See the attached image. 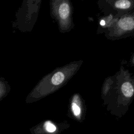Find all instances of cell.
Listing matches in <instances>:
<instances>
[{"mask_svg":"<svg viewBox=\"0 0 134 134\" xmlns=\"http://www.w3.org/2000/svg\"><path fill=\"white\" fill-rule=\"evenodd\" d=\"M115 5L118 8L127 9L130 6L131 3L130 1L127 0H120L116 1L115 3Z\"/></svg>","mask_w":134,"mask_h":134,"instance_id":"5","label":"cell"},{"mask_svg":"<svg viewBox=\"0 0 134 134\" xmlns=\"http://www.w3.org/2000/svg\"><path fill=\"white\" fill-rule=\"evenodd\" d=\"M105 24V21L104 20H101L100 21V25L101 26H104Z\"/></svg>","mask_w":134,"mask_h":134,"instance_id":"9","label":"cell"},{"mask_svg":"<svg viewBox=\"0 0 134 134\" xmlns=\"http://www.w3.org/2000/svg\"><path fill=\"white\" fill-rule=\"evenodd\" d=\"M43 127L46 131L49 133H53L57 131V127L50 121L45 122Z\"/></svg>","mask_w":134,"mask_h":134,"instance_id":"6","label":"cell"},{"mask_svg":"<svg viewBox=\"0 0 134 134\" xmlns=\"http://www.w3.org/2000/svg\"><path fill=\"white\" fill-rule=\"evenodd\" d=\"M70 13V7L66 3H63L59 7L58 14L62 19H66Z\"/></svg>","mask_w":134,"mask_h":134,"instance_id":"2","label":"cell"},{"mask_svg":"<svg viewBox=\"0 0 134 134\" xmlns=\"http://www.w3.org/2000/svg\"><path fill=\"white\" fill-rule=\"evenodd\" d=\"M65 76L64 74L61 71L55 73L51 77L50 81L52 84L53 85H58L61 84L64 80Z\"/></svg>","mask_w":134,"mask_h":134,"instance_id":"3","label":"cell"},{"mask_svg":"<svg viewBox=\"0 0 134 134\" xmlns=\"http://www.w3.org/2000/svg\"><path fill=\"white\" fill-rule=\"evenodd\" d=\"M118 25L123 30H130L134 29V20L131 17H125L119 20Z\"/></svg>","mask_w":134,"mask_h":134,"instance_id":"1","label":"cell"},{"mask_svg":"<svg viewBox=\"0 0 134 134\" xmlns=\"http://www.w3.org/2000/svg\"><path fill=\"white\" fill-rule=\"evenodd\" d=\"M121 91L126 97H131L133 94V88L131 83L125 82L121 86Z\"/></svg>","mask_w":134,"mask_h":134,"instance_id":"4","label":"cell"},{"mask_svg":"<svg viewBox=\"0 0 134 134\" xmlns=\"http://www.w3.org/2000/svg\"><path fill=\"white\" fill-rule=\"evenodd\" d=\"M6 92L5 90V86L3 83L0 81V98H1L5 94Z\"/></svg>","mask_w":134,"mask_h":134,"instance_id":"8","label":"cell"},{"mask_svg":"<svg viewBox=\"0 0 134 134\" xmlns=\"http://www.w3.org/2000/svg\"><path fill=\"white\" fill-rule=\"evenodd\" d=\"M72 109L73 113L74 115L77 118L79 117L81 115V110L80 107L75 103H72Z\"/></svg>","mask_w":134,"mask_h":134,"instance_id":"7","label":"cell"}]
</instances>
